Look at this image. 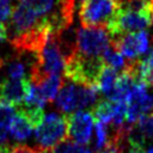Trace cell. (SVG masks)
Listing matches in <instances>:
<instances>
[{"instance_id":"5bb4252c","label":"cell","mask_w":153,"mask_h":153,"mask_svg":"<svg viewBox=\"0 0 153 153\" xmlns=\"http://www.w3.org/2000/svg\"><path fill=\"white\" fill-rule=\"evenodd\" d=\"M30 84H32V82H30ZM62 84H63V79L60 74H49V75L44 76L43 79H41L38 82H35L33 85H36L41 88L47 102L49 103V102H54Z\"/></svg>"},{"instance_id":"ac0fdd59","label":"cell","mask_w":153,"mask_h":153,"mask_svg":"<svg viewBox=\"0 0 153 153\" xmlns=\"http://www.w3.org/2000/svg\"><path fill=\"white\" fill-rule=\"evenodd\" d=\"M14 106L0 105V145H6L10 136V122L14 115Z\"/></svg>"},{"instance_id":"ffe728a7","label":"cell","mask_w":153,"mask_h":153,"mask_svg":"<svg viewBox=\"0 0 153 153\" xmlns=\"http://www.w3.org/2000/svg\"><path fill=\"white\" fill-rule=\"evenodd\" d=\"M111 142V131L110 128L102 123L98 122L96 123V131H94V148L97 151H103L109 148Z\"/></svg>"},{"instance_id":"30bf717a","label":"cell","mask_w":153,"mask_h":153,"mask_svg":"<svg viewBox=\"0 0 153 153\" xmlns=\"http://www.w3.org/2000/svg\"><path fill=\"white\" fill-rule=\"evenodd\" d=\"M30 90V81L24 79L7 78L0 81V105L16 106L22 103Z\"/></svg>"},{"instance_id":"f1b7e54d","label":"cell","mask_w":153,"mask_h":153,"mask_svg":"<svg viewBox=\"0 0 153 153\" xmlns=\"http://www.w3.org/2000/svg\"><path fill=\"white\" fill-rule=\"evenodd\" d=\"M4 66V59L2 57H0V69H1V67Z\"/></svg>"},{"instance_id":"7402d4cb","label":"cell","mask_w":153,"mask_h":153,"mask_svg":"<svg viewBox=\"0 0 153 153\" xmlns=\"http://www.w3.org/2000/svg\"><path fill=\"white\" fill-rule=\"evenodd\" d=\"M7 75L11 79H24L25 76V65L20 60H13L8 63Z\"/></svg>"},{"instance_id":"603a6c76","label":"cell","mask_w":153,"mask_h":153,"mask_svg":"<svg viewBox=\"0 0 153 153\" xmlns=\"http://www.w3.org/2000/svg\"><path fill=\"white\" fill-rule=\"evenodd\" d=\"M12 12V0H0V20H8Z\"/></svg>"},{"instance_id":"4316f807","label":"cell","mask_w":153,"mask_h":153,"mask_svg":"<svg viewBox=\"0 0 153 153\" xmlns=\"http://www.w3.org/2000/svg\"><path fill=\"white\" fill-rule=\"evenodd\" d=\"M84 153H117V152H116L115 149H112V148H106V149H103V151H97V152H91L90 149H86V148H85Z\"/></svg>"},{"instance_id":"8fae6325","label":"cell","mask_w":153,"mask_h":153,"mask_svg":"<svg viewBox=\"0 0 153 153\" xmlns=\"http://www.w3.org/2000/svg\"><path fill=\"white\" fill-rule=\"evenodd\" d=\"M129 143L145 147L147 142H153V112L141 116L130 128Z\"/></svg>"},{"instance_id":"cb8c5ba5","label":"cell","mask_w":153,"mask_h":153,"mask_svg":"<svg viewBox=\"0 0 153 153\" xmlns=\"http://www.w3.org/2000/svg\"><path fill=\"white\" fill-rule=\"evenodd\" d=\"M39 147H30L26 145H17L11 147L10 153H39Z\"/></svg>"},{"instance_id":"9a60e30c","label":"cell","mask_w":153,"mask_h":153,"mask_svg":"<svg viewBox=\"0 0 153 153\" xmlns=\"http://www.w3.org/2000/svg\"><path fill=\"white\" fill-rule=\"evenodd\" d=\"M32 129H33L32 126L25 117L14 112V115L12 116V120L10 122V135L16 141L27 140L32 133Z\"/></svg>"},{"instance_id":"9c48e42d","label":"cell","mask_w":153,"mask_h":153,"mask_svg":"<svg viewBox=\"0 0 153 153\" xmlns=\"http://www.w3.org/2000/svg\"><path fill=\"white\" fill-rule=\"evenodd\" d=\"M68 122V137L79 145H86L91 140L93 115L88 111L76 110L67 115Z\"/></svg>"},{"instance_id":"8992f818","label":"cell","mask_w":153,"mask_h":153,"mask_svg":"<svg viewBox=\"0 0 153 153\" xmlns=\"http://www.w3.org/2000/svg\"><path fill=\"white\" fill-rule=\"evenodd\" d=\"M117 10L116 0H81L79 19L82 26H102L106 29Z\"/></svg>"},{"instance_id":"2e32d148","label":"cell","mask_w":153,"mask_h":153,"mask_svg":"<svg viewBox=\"0 0 153 153\" xmlns=\"http://www.w3.org/2000/svg\"><path fill=\"white\" fill-rule=\"evenodd\" d=\"M18 2L30 8L37 16L47 19L48 22L49 17L57 7L60 0H18Z\"/></svg>"},{"instance_id":"5b68a950","label":"cell","mask_w":153,"mask_h":153,"mask_svg":"<svg viewBox=\"0 0 153 153\" xmlns=\"http://www.w3.org/2000/svg\"><path fill=\"white\" fill-rule=\"evenodd\" d=\"M109 36L105 27L81 25L75 32V51L88 57H102L105 49L111 44Z\"/></svg>"},{"instance_id":"7a4b0ae2","label":"cell","mask_w":153,"mask_h":153,"mask_svg":"<svg viewBox=\"0 0 153 153\" xmlns=\"http://www.w3.org/2000/svg\"><path fill=\"white\" fill-rule=\"evenodd\" d=\"M102 57H88L79 53H74L66 60L65 76L79 85L96 87L97 76L103 67Z\"/></svg>"},{"instance_id":"4fadbf2b","label":"cell","mask_w":153,"mask_h":153,"mask_svg":"<svg viewBox=\"0 0 153 153\" xmlns=\"http://www.w3.org/2000/svg\"><path fill=\"white\" fill-rule=\"evenodd\" d=\"M133 68L137 80L147 86H153V49L142 60H133Z\"/></svg>"},{"instance_id":"d6986e66","label":"cell","mask_w":153,"mask_h":153,"mask_svg":"<svg viewBox=\"0 0 153 153\" xmlns=\"http://www.w3.org/2000/svg\"><path fill=\"white\" fill-rule=\"evenodd\" d=\"M102 60L105 65L110 66L115 71H122V69H124V67L127 65V62L124 60V56L112 44H110L105 49V51L102 55Z\"/></svg>"},{"instance_id":"277c9868","label":"cell","mask_w":153,"mask_h":153,"mask_svg":"<svg viewBox=\"0 0 153 153\" xmlns=\"http://www.w3.org/2000/svg\"><path fill=\"white\" fill-rule=\"evenodd\" d=\"M35 139L42 149L54 148L56 145L68 139L67 115L50 112L44 116L42 123L36 128Z\"/></svg>"},{"instance_id":"e0dca14e","label":"cell","mask_w":153,"mask_h":153,"mask_svg":"<svg viewBox=\"0 0 153 153\" xmlns=\"http://www.w3.org/2000/svg\"><path fill=\"white\" fill-rule=\"evenodd\" d=\"M117 75H118L117 71H115L114 68H111L110 66L104 63L102 69H100V72H99V74H98V76H97L96 88L109 97L110 93L114 90Z\"/></svg>"},{"instance_id":"484cf974","label":"cell","mask_w":153,"mask_h":153,"mask_svg":"<svg viewBox=\"0 0 153 153\" xmlns=\"http://www.w3.org/2000/svg\"><path fill=\"white\" fill-rule=\"evenodd\" d=\"M7 39V27L4 22L0 20V42H4Z\"/></svg>"},{"instance_id":"3957f363","label":"cell","mask_w":153,"mask_h":153,"mask_svg":"<svg viewBox=\"0 0 153 153\" xmlns=\"http://www.w3.org/2000/svg\"><path fill=\"white\" fill-rule=\"evenodd\" d=\"M151 24H152L151 7H149V0H148V5L141 10H130V8L118 7L117 12L106 25V30L109 35L114 38L123 33L145 30Z\"/></svg>"},{"instance_id":"ba28073f","label":"cell","mask_w":153,"mask_h":153,"mask_svg":"<svg viewBox=\"0 0 153 153\" xmlns=\"http://www.w3.org/2000/svg\"><path fill=\"white\" fill-rule=\"evenodd\" d=\"M111 44L128 60H135L145 54L149 47V36L145 30L123 33L114 37Z\"/></svg>"},{"instance_id":"6da1fadb","label":"cell","mask_w":153,"mask_h":153,"mask_svg":"<svg viewBox=\"0 0 153 153\" xmlns=\"http://www.w3.org/2000/svg\"><path fill=\"white\" fill-rule=\"evenodd\" d=\"M97 88L79 85L73 81L62 84L55 97V105L60 112L69 114L92 105L97 99Z\"/></svg>"},{"instance_id":"44dd1931","label":"cell","mask_w":153,"mask_h":153,"mask_svg":"<svg viewBox=\"0 0 153 153\" xmlns=\"http://www.w3.org/2000/svg\"><path fill=\"white\" fill-rule=\"evenodd\" d=\"M53 151L54 153H84L85 148L82 147V145L74 142L68 137L62 142H60L59 145H56L53 148Z\"/></svg>"},{"instance_id":"d4e9b609","label":"cell","mask_w":153,"mask_h":153,"mask_svg":"<svg viewBox=\"0 0 153 153\" xmlns=\"http://www.w3.org/2000/svg\"><path fill=\"white\" fill-rule=\"evenodd\" d=\"M129 153H153V146L149 148H145V147H139V146H134L130 145V149Z\"/></svg>"},{"instance_id":"83f0119b","label":"cell","mask_w":153,"mask_h":153,"mask_svg":"<svg viewBox=\"0 0 153 153\" xmlns=\"http://www.w3.org/2000/svg\"><path fill=\"white\" fill-rule=\"evenodd\" d=\"M149 7H151V22L153 24V0H149Z\"/></svg>"},{"instance_id":"52a82bcc","label":"cell","mask_w":153,"mask_h":153,"mask_svg":"<svg viewBox=\"0 0 153 153\" xmlns=\"http://www.w3.org/2000/svg\"><path fill=\"white\" fill-rule=\"evenodd\" d=\"M126 122L134 124L141 116L153 110V96L147 92V85L136 80L133 85L127 99Z\"/></svg>"},{"instance_id":"7c38bea8","label":"cell","mask_w":153,"mask_h":153,"mask_svg":"<svg viewBox=\"0 0 153 153\" xmlns=\"http://www.w3.org/2000/svg\"><path fill=\"white\" fill-rule=\"evenodd\" d=\"M126 110L124 102H114V100H102L92 110L93 117L104 124H111L114 120L122 115Z\"/></svg>"}]
</instances>
